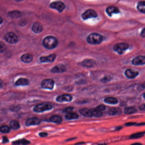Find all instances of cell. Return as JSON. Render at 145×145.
<instances>
[{
    "label": "cell",
    "mask_w": 145,
    "mask_h": 145,
    "mask_svg": "<svg viewBox=\"0 0 145 145\" xmlns=\"http://www.w3.org/2000/svg\"><path fill=\"white\" fill-rule=\"evenodd\" d=\"M57 39L52 36H47L45 38L43 41V44L47 49H53L56 48L58 45Z\"/></svg>",
    "instance_id": "obj_1"
},
{
    "label": "cell",
    "mask_w": 145,
    "mask_h": 145,
    "mask_svg": "<svg viewBox=\"0 0 145 145\" xmlns=\"http://www.w3.org/2000/svg\"><path fill=\"white\" fill-rule=\"evenodd\" d=\"M103 40V36L101 34L97 33L91 34L87 38V42L91 44H99L102 42Z\"/></svg>",
    "instance_id": "obj_2"
},
{
    "label": "cell",
    "mask_w": 145,
    "mask_h": 145,
    "mask_svg": "<svg viewBox=\"0 0 145 145\" xmlns=\"http://www.w3.org/2000/svg\"><path fill=\"white\" fill-rule=\"evenodd\" d=\"M53 106L50 103H44L36 106L34 108V111L36 112H42L50 110L53 109Z\"/></svg>",
    "instance_id": "obj_3"
},
{
    "label": "cell",
    "mask_w": 145,
    "mask_h": 145,
    "mask_svg": "<svg viewBox=\"0 0 145 145\" xmlns=\"http://www.w3.org/2000/svg\"><path fill=\"white\" fill-rule=\"evenodd\" d=\"M129 47V46L128 44L125 43H120L114 45L113 47V49L118 54L122 55L125 53V51L128 49Z\"/></svg>",
    "instance_id": "obj_4"
},
{
    "label": "cell",
    "mask_w": 145,
    "mask_h": 145,
    "mask_svg": "<svg viewBox=\"0 0 145 145\" xmlns=\"http://www.w3.org/2000/svg\"><path fill=\"white\" fill-rule=\"evenodd\" d=\"M4 38L7 42L11 44H16L18 40V37L17 35L13 32L7 33L5 35Z\"/></svg>",
    "instance_id": "obj_5"
},
{
    "label": "cell",
    "mask_w": 145,
    "mask_h": 145,
    "mask_svg": "<svg viewBox=\"0 0 145 145\" xmlns=\"http://www.w3.org/2000/svg\"><path fill=\"white\" fill-rule=\"evenodd\" d=\"M50 7L56 9L60 13H61L65 8V5L61 1H54L51 3L49 6Z\"/></svg>",
    "instance_id": "obj_6"
},
{
    "label": "cell",
    "mask_w": 145,
    "mask_h": 145,
    "mask_svg": "<svg viewBox=\"0 0 145 145\" xmlns=\"http://www.w3.org/2000/svg\"><path fill=\"white\" fill-rule=\"evenodd\" d=\"M54 84L55 82L52 79H44L42 81L41 86L42 88L44 89L52 90L54 88Z\"/></svg>",
    "instance_id": "obj_7"
},
{
    "label": "cell",
    "mask_w": 145,
    "mask_h": 145,
    "mask_svg": "<svg viewBox=\"0 0 145 145\" xmlns=\"http://www.w3.org/2000/svg\"><path fill=\"white\" fill-rule=\"evenodd\" d=\"M97 16V14L95 11L93 9H88L84 13H83L82 17L84 20H86L89 18H96Z\"/></svg>",
    "instance_id": "obj_8"
},
{
    "label": "cell",
    "mask_w": 145,
    "mask_h": 145,
    "mask_svg": "<svg viewBox=\"0 0 145 145\" xmlns=\"http://www.w3.org/2000/svg\"><path fill=\"white\" fill-rule=\"evenodd\" d=\"M72 97L69 94H64L57 96L56 98V101L58 102H70L72 101Z\"/></svg>",
    "instance_id": "obj_9"
},
{
    "label": "cell",
    "mask_w": 145,
    "mask_h": 145,
    "mask_svg": "<svg viewBox=\"0 0 145 145\" xmlns=\"http://www.w3.org/2000/svg\"><path fill=\"white\" fill-rule=\"evenodd\" d=\"M132 63L135 66L144 65L145 64V57L144 56H139L134 58Z\"/></svg>",
    "instance_id": "obj_10"
},
{
    "label": "cell",
    "mask_w": 145,
    "mask_h": 145,
    "mask_svg": "<svg viewBox=\"0 0 145 145\" xmlns=\"http://www.w3.org/2000/svg\"><path fill=\"white\" fill-rule=\"evenodd\" d=\"M66 71V67L63 64H59L53 68L51 72L53 73H61L65 72Z\"/></svg>",
    "instance_id": "obj_11"
},
{
    "label": "cell",
    "mask_w": 145,
    "mask_h": 145,
    "mask_svg": "<svg viewBox=\"0 0 145 145\" xmlns=\"http://www.w3.org/2000/svg\"><path fill=\"white\" fill-rule=\"evenodd\" d=\"M125 74L128 78L133 79L138 76L139 72L131 69H127L125 72Z\"/></svg>",
    "instance_id": "obj_12"
},
{
    "label": "cell",
    "mask_w": 145,
    "mask_h": 145,
    "mask_svg": "<svg viewBox=\"0 0 145 145\" xmlns=\"http://www.w3.org/2000/svg\"><path fill=\"white\" fill-rule=\"evenodd\" d=\"M56 57V55L53 54L46 57H41L40 60V61L43 63H53L55 61Z\"/></svg>",
    "instance_id": "obj_13"
},
{
    "label": "cell",
    "mask_w": 145,
    "mask_h": 145,
    "mask_svg": "<svg viewBox=\"0 0 145 145\" xmlns=\"http://www.w3.org/2000/svg\"><path fill=\"white\" fill-rule=\"evenodd\" d=\"M81 66L86 67L87 68H91L94 67V66L96 65V63L95 61H94V60L89 59H85L84 61H83L81 62Z\"/></svg>",
    "instance_id": "obj_14"
},
{
    "label": "cell",
    "mask_w": 145,
    "mask_h": 145,
    "mask_svg": "<svg viewBox=\"0 0 145 145\" xmlns=\"http://www.w3.org/2000/svg\"><path fill=\"white\" fill-rule=\"evenodd\" d=\"M40 123V120L39 118H30L26 120L25 125L26 126L38 125Z\"/></svg>",
    "instance_id": "obj_15"
},
{
    "label": "cell",
    "mask_w": 145,
    "mask_h": 145,
    "mask_svg": "<svg viewBox=\"0 0 145 145\" xmlns=\"http://www.w3.org/2000/svg\"><path fill=\"white\" fill-rule=\"evenodd\" d=\"M43 29V27L42 24L39 22H36L32 26V31L36 34L40 33L42 31Z\"/></svg>",
    "instance_id": "obj_16"
},
{
    "label": "cell",
    "mask_w": 145,
    "mask_h": 145,
    "mask_svg": "<svg viewBox=\"0 0 145 145\" xmlns=\"http://www.w3.org/2000/svg\"><path fill=\"white\" fill-rule=\"evenodd\" d=\"M33 59L32 55L29 53L24 54L21 57V60L25 63H30L32 61Z\"/></svg>",
    "instance_id": "obj_17"
},
{
    "label": "cell",
    "mask_w": 145,
    "mask_h": 145,
    "mask_svg": "<svg viewBox=\"0 0 145 145\" xmlns=\"http://www.w3.org/2000/svg\"><path fill=\"white\" fill-rule=\"evenodd\" d=\"M106 12L109 16H111L114 13H120L118 8L114 6H110L106 8Z\"/></svg>",
    "instance_id": "obj_18"
},
{
    "label": "cell",
    "mask_w": 145,
    "mask_h": 145,
    "mask_svg": "<svg viewBox=\"0 0 145 145\" xmlns=\"http://www.w3.org/2000/svg\"><path fill=\"white\" fill-rule=\"evenodd\" d=\"M107 113L109 115H116L120 114L122 113V110L119 108L112 107L109 109Z\"/></svg>",
    "instance_id": "obj_19"
},
{
    "label": "cell",
    "mask_w": 145,
    "mask_h": 145,
    "mask_svg": "<svg viewBox=\"0 0 145 145\" xmlns=\"http://www.w3.org/2000/svg\"><path fill=\"white\" fill-rule=\"evenodd\" d=\"M79 112L82 115L86 117H87V118H91L93 117L92 110L89 109L87 108L80 109L79 110Z\"/></svg>",
    "instance_id": "obj_20"
},
{
    "label": "cell",
    "mask_w": 145,
    "mask_h": 145,
    "mask_svg": "<svg viewBox=\"0 0 145 145\" xmlns=\"http://www.w3.org/2000/svg\"><path fill=\"white\" fill-rule=\"evenodd\" d=\"M65 118L68 120H72L73 119H78L79 118V115L78 114H77L76 112H71L67 113L65 116Z\"/></svg>",
    "instance_id": "obj_21"
},
{
    "label": "cell",
    "mask_w": 145,
    "mask_h": 145,
    "mask_svg": "<svg viewBox=\"0 0 145 145\" xmlns=\"http://www.w3.org/2000/svg\"><path fill=\"white\" fill-rule=\"evenodd\" d=\"M29 81L27 79L21 78L15 82V85L16 86H26L29 85Z\"/></svg>",
    "instance_id": "obj_22"
},
{
    "label": "cell",
    "mask_w": 145,
    "mask_h": 145,
    "mask_svg": "<svg viewBox=\"0 0 145 145\" xmlns=\"http://www.w3.org/2000/svg\"><path fill=\"white\" fill-rule=\"evenodd\" d=\"M49 120L51 122L57 124H61L63 121L61 118L57 115H53L49 119Z\"/></svg>",
    "instance_id": "obj_23"
},
{
    "label": "cell",
    "mask_w": 145,
    "mask_h": 145,
    "mask_svg": "<svg viewBox=\"0 0 145 145\" xmlns=\"http://www.w3.org/2000/svg\"><path fill=\"white\" fill-rule=\"evenodd\" d=\"M104 101L106 103L109 104H116L118 102L117 98L113 97H106L104 99Z\"/></svg>",
    "instance_id": "obj_24"
},
{
    "label": "cell",
    "mask_w": 145,
    "mask_h": 145,
    "mask_svg": "<svg viewBox=\"0 0 145 145\" xmlns=\"http://www.w3.org/2000/svg\"><path fill=\"white\" fill-rule=\"evenodd\" d=\"M137 109L135 108L134 107H126L125 108L124 113L126 114H134L137 112Z\"/></svg>",
    "instance_id": "obj_25"
},
{
    "label": "cell",
    "mask_w": 145,
    "mask_h": 145,
    "mask_svg": "<svg viewBox=\"0 0 145 145\" xmlns=\"http://www.w3.org/2000/svg\"><path fill=\"white\" fill-rule=\"evenodd\" d=\"M137 9L141 13H145V1H140L138 3L137 6Z\"/></svg>",
    "instance_id": "obj_26"
},
{
    "label": "cell",
    "mask_w": 145,
    "mask_h": 145,
    "mask_svg": "<svg viewBox=\"0 0 145 145\" xmlns=\"http://www.w3.org/2000/svg\"><path fill=\"white\" fill-rule=\"evenodd\" d=\"M9 15L13 18L20 17L21 16V13L18 11H13L9 13Z\"/></svg>",
    "instance_id": "obj_27"
},
{
    "label": "cell",
    "mask_w": 145,
    "mask_h": 145,
    "mask_svg": "<svg viewBox=\"0 0 145 145\" xmlns=\"http://www.w3.org/2000/svg\"><path fill=\"white\" fill-rule=\"evenodd\" d=\"M145 135V132H140L136 133L135 134L131 135L129 138L130 139H138V138H141L144 136Z\"/></svg>",
    "instance_id": "obj_28"
},
{
    "label": "cell",
    "mask_w": 145,
    "mask_h": 145,
    "mask_svg": "<svg viewBox=\"0 0 145 145\" xmlns=\"http://www.w3.org/2000/svg\"><path fill=\"white\" fill-rule=\"evenodd\" d=\"M9 125L11 128L15 130L18 129L20 126L19 123L16 120H13L11 121Z\"/></svg>",
    "instance_id": "obj_29"
},
{
    "label": "cell",
    "mask_w": 145,
    "mask_h": 145,
    "mask_svg": "<svg viewBox=\"0 0 145 145\" xmlns=\"http://www.w3.org/2000/svg\"><path fill=\"white\" fill-rule=\"evenodd\" d=\"M93 117L94 116L95 118H100L103 115V112L99 111L97 109H95L92 110Z\"/></svg>",
    "instance_id": "obj_30"
},
{
    "label": "cell",
    "mask_w": 145,
    "mask_h": 145,
    "mask_svg": "<svg viewBox=\"0 0 145 145\" xmlns=\"http://www.w3.org/2000/svg\"><path fill=\"white\" fill-rule=\"evenodd\" d=\"M30 142L29 141L25 139L20 140L16 141L13 142V144H23V145H26V144H30Z\"/></svg>",
    "instance_id": "obj_31"
},
{
    "label": "cell",
    "mask_w": 145,
    "mask_h": 145,
    "mask_svg": "<svg viewBox=\"0 0 145 145\" xmlns=\"http://www.w3.org/2000/svg\"><path fill=\"white\" fill-rule=\"evenodd\" d=\"M10 131V129L7 126H2L0 127V131L3 133H7Z\"/></svg>",
    "instance_id": "obj_32"
},
{
    "label": "cell",
    "mask_w": 145,
    "mask_h": 145,
    "mask_svg": "<svg viewBox=\"0 0 145 145\" xmlns=\"http://www.w3.org/2000/svg\"><path fill=\"white\" fill-rule=\"evenodd\" d=\"M112 78L110 76H105L101 80V81L103 83H106L111 80Z\"/></svg>",
    "instance_id": "obj_33"
},
{
    "label": "cell",
    "mask_w": 145,
    "mask_h": 145,
    "mask_svg": "<svg viewBox=\"0 0 145 145\" xmlns=\"http://www.w3.org/2000/svg\"><path fill=\"white\" fill-rule=\"evenodd\" d=\"M6 46L4 43L0 41V53H4L6 50Z\"/></svg>",
    "instance_id": "obj_34"
},
{
    "label": "cell",
    "mask_w": 145,
    "mask_h": 145,
    "mask_svg": "<svg viewBox=\"0 0 145 145\" xmlns=\"http://www.w3.org/2000/svg\"><path fill=\"white\" fill-rule=\"evenodd\" d=\"M95 109L98 110H99V111L103 112V111H104V110H105L106 109V106L104 105L101 104V105L98 106Z\"/></svg>",
    "instance_id": "obj_35"
},
{
    "label": "cell",
    "mask_w": 145,
    "mask_h": 145,
    "mask_svg": "<svg viewBox=\"0 0 145 145\" xmlns=\"http://www.w3.org/2000/svg\"><path fill=\"white\" fill-rule=\"evenodd\" d=\"M21 109V107L19 106H13L10 108V109L13 112H18Z\"/></svg>",
    "instance_id": "obj_36"
},
{
    "label": "cell",
    "mask_w": 145,
    "mask_h": 145,
    "mask_svg": "<svg viewBox=\"0 0 145 145\" xmlns=\"http://www.w3.org/2000/svg\"><path fill=\"white\" fill-rule=\"evenodd\" d=\"M74 109V108L73 107H68L64 109V112H66V113H68V112H71L73 111Z\"/></svg>",
    "instance_id": "obj_37"
},
{
    "label": "cell",
    "mask_w": 145,
    "mask_h": 145,
    "mask_svg": "<svg viewBox=\"0 0 145 145\" xmlns=\"http://www.w3.org/2000/svg\"><path fill=\"white\" fill-rule=\"evenodd\" d=\"M39 136L41 137H46L48 135V134L46 132H40L39 133Z\"/></svg>",
    "instance_id": "obj_38"
},
{
    "label": "cell",
    "mask_w": 145,
    "mask_h": 145,
    "mask_svg": "<svg viewBox=\"0 0 145 145\" xmlns=\"http://www.w3.org/2000/svg\"><path fill=\"white\" fill-rule=\"evenodd\" d=\"M136 123L135 122H129L127 123H126L125 124V126H133V125H135L136 124Z\"/></svg>",
    "instance_id": "obj_39"
},
{
    "label": "cell",
    "mask_w": 145,
    "mask_h": 145,
    "mask_svg": "<svg viewBox=\"0 0 145 145\" xmlns=\"http://www.w3.org/2000/svg\"><path fill=\"white\" fill-rule=\"evenodd\" d=\"M139 109L141 110V111H145V104H143V105H142L141 106L139 107Z\"/></svg>",
    "instance_id": "obj_40"
},
{
    "label": "cell",
    "mask_w": 145,
    "mask_h": 145,
    "mask_svg": "<svg viewBox=\"0 0 145 145\" xmlns=\"http://www.w3.org/2000/svg\"><path fill=\"white\" fill-rule=\"evenodd\" d=\"M9 141H8V138L7 137H3V143H6V142H8Z\"/></svg>",
    "instance_id": "obj_41"
},
{
    "label": "cell",
    "mask_w": 145,
    "mask_h": 145,
    "mask_svg": "<svg viewBox=\"0 0 145 145\" xmlns=\"http://www.w3.org/2000/svg\"><path fill=\"white\" fill-rule=\"evenodd\" d=\"M141 36H142L144 38L145 37V29L143 28V31H142L141 32Z\"/></svg>",
    "instance_id": "obj_42"
},
{
    "label": "cell",
    "mask_w": 145,
    "mask_h": 145,
    "mask_svg": "<svg viewBox=\"0 0 145 145\" xmlns=\"http://www.w3.org/2000/svg\"><path fill=\"white\" fill-rule=\"evenodd\" d=\"M122 126H118V127H117L116 128V130L117 131L120 130V129H122Z\"/></svg>",
    "instance_id": "obj_43"
},
{
    "label": "cell",
    "mask_w": 145,
    "mask_h": 145,
    "mask_svg": "<svg viewBox=\"0 0 145 145\" xmlns=\"http://www.w3.org/2000/svg\"><path fill=\"white\" fill-rule=\"evenodd\" d=\"M3 85V81L1 80H0V88H1V87H2Z\"/></svg>",
    "instance_id": "obj_44"
},
{
    "label": "cell",
    "mask_w": 145,
    "mask_h": 145,
    "mask_svg": "<svg viewBox=\"0 0 145 145\" xmlns=\"http://www.w3.org/2000/svg\"><path fill=\"white\" fill-rule=\"evenodd\" d=\"M76 137H75V138H69V139H68L67 140H66V141H72V140H73L76 139Z\"/></svg>",
    "instance_id": "obj_45"
},
{
    "label": "cell",
    "mask_w": 145,
    "mask_h": 145,
    "mask_svg": "<svg viewBox=\"0 0 145 145\" xmlns=\"http://www.w3.org/2000/svg\"><path fill=\"white\" fill-rule=\"evenodd\" d=\"M3 20L2 18L1 17H0V24H1L3 23Z\"/></svg>",
    "instance_id": "obj_46"
},
{
    "label": "cell",
    "mask_w": 145,
    "mask_h": 145,
    "mask_svg": "<svg viewBox=\"0 0 145 145\" xmlns=\"http://www.w3.org/2000/svg\"><path fill=\"white\" fill-rule=\"evenodd\" d=\"M84 142H82V143H76V144H84Z\"/></svg>",
    "instance_id": "obj_47"
},
{
    "label": "cell",
    "mask_w": 145,
    "mask_h": 145,
    "mask_svg": "<svg viewBox=\"0 0 145 145\" xmlns=\"http://www.w3.org/2000/svg\"><path fill=\"white\" fill-rule=\"evenodd\" d=\"M15 1H23V0H14Z\"/></svg>",
    "instance_id": "obj_48"
},
{
    "label": "cell",
    "mask_w": 145,
    "mask_h": 145,
    "mask_svg": "<svg viewBox=\"0 0 145 145\" xmlns=\"http://www.w3.org/2000/svg\"><path fill=\"white\" fill-rule=\"evenodd\" d=\"M133 144V145H135V144H138V145H139V144H140V145H141V143H134V144Z\"/></svg>",
    "instance_id": "obj_49"
}]
</instances>
